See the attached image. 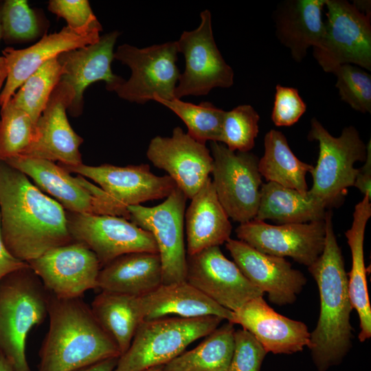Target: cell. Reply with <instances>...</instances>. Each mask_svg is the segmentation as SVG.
<instances>
[{
  "label": "cell",
  "instance_id": "cell-1",
  "mask_svg": "<svg viewBox=\"0 0 371 371\" xmlns=\"http://www.w3.org/2000/svg\"><path fill=\"white\" fill-rule=\"evenodd\" d=\"M1 232L8 251L29 262L73 241L65 210L22 172L0 160Z\"/></svg>",
  "mask_w": 371,
  "mask_h": 371
},
{
  "label": "cell",
  "instance_id": "cell-2",
  "mask_svg": "<svg viewBox=\"0 0 371 371\" xmlns=\"http://www.w3.org/2000/svg\"><path fill=\"white\" fill-rule=\"evenodd\" d=\"M324 222L323 251L308 267L319 294V319L311 333L308 346L319 371H325L341 361L351 346L352 337L350 317L353 308L348 293V274L333 230L331 212H326Z\"/></svg>",
  "mask_w": 371,
  "mask_h": 371
},
{
  "label": "cell",
  "instance_id": "cell-3",
  "mask_svg": "<svg viewBox=\"0 0 371 371\" xmlns=\"http://www.w3.org/2000/svg\"><path fill=\"white\" fill-rule=\"evenodd\" d=\"M49 329L39 351L38 371H77L121 353L81 299L49 292Z\"/></svg>",
  "mask_w": 371,
  "mask_h": 371
},
{
  "label": "cell",
  "instance_id": "cell-4",
  "mask_svg": "<svg viewBox=\"0 0 371 371\" xmlns=\"http://www.w3.org/2000/svg\"><path fill=\"white\" fill-rule=\"evenodd\" d=\"M48 298L30 266L0 281V352L15 371H32L25 355L27 336L48 315Z\"/></svg>",
  "mask_w": 371,
  "mask_h": 371
},
{
  "label": "cell",
  "instance_id": "cell-5",
  "mask_svg": "<svg viewBox=\"0 0 371 371\" xmlns=\"http://www.w3.org/2000/svg\"><path fill=\"white\" fill-rule=\"evenodd\" d=\"M223 319L216 316L161 317L144 320L113 371H144L162 366L191 343L207 336Z\"/></svg>",
  "mask_w": 371,
  "mask_h": 371
},
{
  "label": "cell",
  "instance_id": "cell-6",
  "mask_svg": "<svg viewBox=\"0 0 371 371\" xmlns=\"http://www.w3.org/2000/svg\"><path fill=\"white\" fill-rule=\"evenodd\" d=\"M308 138L319 144L317 161L311 172L313 185L308 191L327 208L340 204L348 188L354 185L359 171L354 167L355 162L366 160L367 146L353 126L344 128L335 137L315 117Z\"/></svg>",
  "mask_w": 371,
  "mask_h": 371
},
{
  "label": "cell",
  "instance_id": "cell-7",
  "mask_svg": "<svg viewBox=\"0 0 371 371\" xmlns=\"http://www.w3.org/2000/svg\"><path fill=\"white\" fill-rule=\"evenodd\" d=\"M3 161L32 178L39 188L52 196L66 211L113 215L129 220L126 205L84 177L71 176L54 161L21 155Z\"/></svg>",
  "mask_w": 371,
  "mask_h": 371
},
{
  "label": "cell",
  "instance_id": "cell-8",
  "mask_svg": "<svg viewBox=\"0 0 371 371\" xmlns=\"http://www.w3.org/2000/svg\"><path fill=\"white\" fill-rule=\"evenodd\" d=\"M324 32L313 56L326 72L350 64L371 69V14L344 0H326Z\"/></svg>",
  "mask_w": 371,
  "mask_h": 371
},
{
  "label": "cell",
  "instance_id": "cell-9",
  "mask_svg": "<svg viewBox=\"0 0 371 371\" xmlns=\"http://www.w3.org/2000/svg\"><path fill=\"white\" fill-rule=\"evenodd\" d=\"M178 53L176 41L144 48L120 45L114 52V59L126 65L131 74L114 92L123 100L138 104L155 97L168 100L175 98L180 75L177 65Z\"/></svg>",
  "mask_w": 371,
  "mask_h": 371
},
{
  "label": "cell",
  "instance_id": "cell-10",
  "mask_svg": "<svg viewBox=\"0 0 371 371\" xmlns=\"http://www.w3.org/2000/svg\"><path fill=\"white\" fill-rule=\"evenodd\" d=\"M212 179L217 197L228 215L243 224L255 218L262 185L258 159L250 152H235L221 142H210Z\"/></svg>",
  "mask_w": 371,
  "mask_h": 371
},
{
  "label": "cell",
  "instance_id": "cell-11",
  "mask_svg": "<svg viewBox=\"0 0 371 371\" xmlns=\"http://www.w3.org/2000/svg\"><path fill=\"white\" fill-rule=\"evenodd\" d=\"M199 27L184 31L176 41L178 52L185 59L175 97L205 95L216 87L229 88L234 84L232 68L225 62L216 44L210 10L200 14Z\"/></svg>",
  "mask_w": 371,
  "mask_h": 371
},
{
  "label": "cell",
  "instance_id": "cell-12",
  "mask_svg": "<svg viewBox=\"0 0 371 371\" xmlns=\"http://www.w3.org/2000/svg\"><path fill=\"white\" fill-rule=\"evenodd\" d=\"M187 197L177 186L161 203L153 207H127L129 220L149 232L157 246L162 284L186 280V251L183 225Z\"/></svg>",
  "mask_w": 371,
  "mask_h": 371
},
{
  "label": "cell",
  "instance_id": "cell-13",
  "mask_svg": "<svg viewBox=\"0 0 371 371\" xmlns=\"http://www.w3.org/2000/svg\"><path fill=\"white\" fill-rule=\"evenodd\" d=\"M69 233L96 256L101 268L116 258L133 252L158 253L153 235L128 219L66 211Z\"/></svg>",
  "mask_w": 371,
  "mask_h": 371
},
{
  "label": "cell",
  "instance_id": "cell-14",
  "mask_svg": "<svg viewBox=\"0 0 371 371\" xmlns=\"http://www.w3.org/2000/svg\"><path fill=\"white\" fill-rule=\"evenodd\" d=\"M186 281L232 312L265 294L223 255L218 246L187 255Z\"/></svg>",
  "mask_w": 371,
  "mask_h": 371
},
{
  "label": "cell",
  "instance_id": "cell-15",
  "mask_svg": "<svg viewBox=\"0 0 371 371\" xmlns=\"http://www.w3.org/2000/svg\"><path fill=\"white\" fill-rule=\"evenodd\" d=\"M27 263L46 290L58 298L81 297L87 291L98 288L100 264L82 243L74 241L55 247Z\"/></svg>",
  "mask_w": 371,
  "mask_h": 371
},
{
  "label": "cell",
  "instance_id": "cell-16",
  "mask_svg": "<svg viewBox=\"0 0 371 371\" xmlns=\"http://www.w3.org/2000/svg\"><path fill=\"white\" fill-rule=\"evenodd\" d=\"M240 240L255 249L278 257H290L307 267L322 254L325 240V222L286 223L272 225L253 219L236 229Z\"/></svg>",
  "mask_w": 371,
  "mask_h": 371
},
{
  "label": "cell",
  "instance_id": "cell-17",
  "mask_svg": "<svg viewBox=\"0 0 371 371\" xmlns=\"http://www.w3.org/2000/svg\"><path fill=\"white\" fill-rule=\"evenodd\" d=\"M146 156L155 167L168 173L189 199L210 177L213 167L206 144L196 141L179 126L173 128L170 137H153Z\"/></svg>",
  "mask_w": 371,
  "mask_h": 371
},
{
  "label": "cell",
  "instance_id": "cell-18",
  "mask_svg": "<svg viewBox=\"0 0 371 371\" xmlns=\"http://www.w3.org/2000/svg\"><path fill=\"white\" fill-rule=\"evenodd\" d=\"M74 97L72 87L60 80L36 123L34 141L21 156L71 166L82 164L79 148L83 139L73 130L67 117Z\"/></svg>",
  "mask_w": 371,
  "mask_h": 371
},
{
  "label": "cell",
  "instance_id": "cell-19",
  "mask_svg": "<svg viewBox=\"0 0 371 371\" xmlns=\"http://www.w3.org/2000/svg\"><path fill=\"white\" fill-rule=\"evenodd\" d=\"M58 164L69 173L93 180L110 196L126 207L166 199L177 187L168 175L157 176L151 172L148 164L123 167L109 164L98 166Z\"/></svg>",
  "mask_w": 371,
  "mask_h": 371
},
{
  "label": "cell",
  "instance_id": "cell-20",
  "mask_svg": "<svg viewBox=\"0 0 371 371\" xmlns=\"http://www.w3.org/2000/svg\"><path fill=\"white\" fill-rule=\"evenodd\" d=\"M225 246L242 273L273 304L293 303L306 283L304 274L284 258L262 253L240 240L229 238Z\"/></svg>",
  "mask_w": 371,
  "mask_h": 371
},
{
  "label": "cell",
  "instance_id": "cell-21",
  "mask_svg": "<svg viewBox=\"0 0 371 371\" xmlns=\"http://www.w3.org/2000/svg\"><path fill=\"white\" fill-rule=\"evenodd\" d=\"M120 35L113 31L100 36L99 40L88 45L65 52L57 56L63 69L60 80L69 85L74 92V100L68 109L73 117L82 113L83 93L92 83L104 81L106 88L114 91L125 80L111 70L114 59V46Z\"/></svg>",
  "mask_w": 371,
  "mask_h": 371
},
{
  "label": "cell",
  "instance_id": "cell-22",
  "mask_svg": "<svg viewBox=\"0 0 371 371\" xmlns=\"http://www.w3.org/2000/svg\"><path fill=\"white\" fill-rule=\"evenodd\" d=\"M101 31H77L65 26L58 32L44 35L29 47L3 51L7 66V77L0 92V106L11 99L16 89L43 64L60 54L97 42Z\"/></svg>",
  "mask_w": 371,
  "mask_h": 371
},
{
  "label": "cell",
  "instance_id": "cell-23",
  "mask_svg": "<svg viewBox=\"0 0 371 371\" xmlns=\"http://www.w3.org/2000/svg\"><path fill=\"white\" fill-rule=\"evenodd\" d=\"M230 322L240 324L250 333L267 352L291 354L310 345L311 333L306 325L278 313L262 297L249 301L233 312Z\"/></svg>",
  "mask_w": 371,
  "mask_h": 371
},
{
  "label": "cell",
  "instance_id": "cell-24",
  "mask_svg": "<svg viewBox=\"0 0 371 371\" xmlns=\"http://www.w3.org/2000/svg\"><path fill=\"white\" fill-rule=\"evenodd\" d=\"M190 200L184 216L187 254L225 243L230 238L232 225L210 177Z\"/></svg>",
  "mask_w": 371,
  "mask_h": 371
},
{
  "label": "cell",
  "instance_id": "cell-25",
  "mask_svg": "<svg viewBox=\"0 0 371 371\" xmlns=\"http://www.w3.org/2000/svg\"><path fill=\"white\" fill-rule=\"evenodd\" d=\"M144 320L176 315L181 317L216 316L231 322L233 312L210 299L187 281L161 284L139 297Z\"/></svg>",
  "mask_w": 371,
  "mask_h": 371
},
{
  "label": "cell",
  "instance_id": "cell-26",
  "mask_svg": "<svg viewBox=\"0 0 371 371\" xmlns=\"http://www.w3.org/2000/svg\"><path fill=\"white\" fill-rule=\"evenodd\" d=\"M326 0H292L282 3L276 14V35L292 58L301 62L307 50L317 47L324 32L322 10Z\"/></svg>",
  "mask_w": 371,
  "mask_h": 371
},
{
  "label": "cell",
  "instance_id": "cell-27",
  "mask_svg": "<svg viewBox=\"0 0 371 371\" xmlns=\"http://www.w3.org/2000/svg\"><path fill=\"white\" fill-rule=\"evenodd\" d=\"M162 284V268L158 253L133 252L113 260L99 272L101 291L137 297L144 295Z\"/></svg>",
  "mask_w": 371,
  "mask_h": 371
},
{
  "label": "cell",
  "instance_id": "cell-28",
  "mask_svg": "<svg viewBox=\"0 0 371 371\" xmlns=\"http://www.w3.org/2000/svg\"><path fill=\"white\" fill-rule=\"evenodd\" d=\"M371 216L370 199L363 196L355 207L350 228L346 233L352 256V267L348 278L350 302L360 320L359 339L363 342L371 337V306L370 303L366 268L363 256L366 226Z\"/></svg>",
  "mask_w": 371,
  "mask_h": 371
},
{
  "label": "cell",
  "instance_id": "cell-29",
  "mask_svg": "<svg viewBox=\"0 0 371 371\" xmlns=\"http://www.w3.org/2000/svg\"><path fill=\"white\" fill-rule=\"evenodd\" d=\"M326 204L312 194L273 182L262 183L258 212L254 219H270L286 223H304L324 219Z\"/></svg>",
  "mask_w": 371,
  "mask_h": 371
},
{
  "label": "cell",
  "instance_id": "cell-30",
  "mask_svg": "<svg viewBox=\"0 0 371 371\" xmlns=\"http://www.w3.org/2000/svg\"><path fill=\"white\" fill-rule=\"evenodd\" d=\"M90 308L98 324L117 345L121 355L124 354L144 321L139 297L101 291Z\"/></svg>",
  "mask_w": 371,
  "mask_h": 371
},
{
  "label": "cell",
  "instance_id": "cell-31",
  "mask_svg": "<svg viewBox=\"0 0 371 371\" xmlns=\"http://www.w3.org/2000/svg\"><path fill=\"white\" fill-rule=\"evenodd\" d=\"M265 152L258 160V170L268 182L306 193V173L313 166L300 161L291 150L284 135L272 129L264 138Z\"/></svg>",
  "mask_w": 371,
  "mask_h": 371
},
{
  "label": "cell",
  "instance_id": "cell-32",
  "mask_svg": "<svg viewBox=\"0 0 371 371\" xmlns=\"http://www.w3.org/2000/svg\"><path fill=\"white\" fill-rule=\"evenodd\" d=\"M234 324L218 327L193 349L162 366V371H227L234 348Z\"/></svg>",
  "mask_w": 371,
  "mask_h": 371
},
{
  "label": "cell",
  "instance_id": "cell-33",
  "mask_svg": "<svg viewBox=\"0 0 371 371\" xmlns=\"http://www.w3.org/2000/svg\"><path fill=\"white\" fill-rule=\"evenodd\" d=\"M175 113L186 124L188 134L196 141L206 144L207 141L221 142V129L225 111L210 102L194 104L175 98L164 100L153 98Z\"/></svg>",
  "mask_w": 371,
  "mask_h": 371
},
{
  "label": "cell",
  "instance_id": "cell-34",
  "mask_svg": "<svg viewBox=\"0 0 371 371\" xmlns=\"http://www.w3.org/2000/svg\"><path fill=\"white\" fill-rule=\"evenodd\" d=\"M63 74L57 57L52 58L30 76L10 100L36 122Z\"/></svg>",
  "mask_w": 371,
  "mask_h": 371
},
{
  "label": "cell",
  "instance_id": "cell-35",
  "mask_svg": "<svg viewBox=\"0 0 371 371\" xmlns=\"http://www.w3.org/2000/svg\"><path fill=\"white\" fill-rule=\"evenodd\" d=\"M0 160L22 155L34 139L36 122L10 100L1 106Z\"/></svg>",
  "mask_w": 371,
  "mask_h": 371
},
{
  "label": "cell",
  "instance_id": "cell-36",
  "mask_svg": "<svg viewBox=\"0 0 371 371\" xmlns=\"http://www.w3.org/2000/svg\"><path fill=\"white\" fill-rule=\"evenodd\" d=\"M1 39L5 43H22L41 36L44 29L36 10L26 0H6L1 14Z\"/></svg>",
  "mask_w": 371,
  "mask_h": 371
},
{
  "label": "cell",
  "instance_id": "cell-37",
  "mask_svg": "<svg viewBox=\"0 0 371 371\" xmlns=\"http://www.w3.org/2000/svg\"><path fill=\"white\" fill-rule=\"evenodd\" d=\"M260 116L253 106L242 104L225 111L221 143L235 152H249L259 132Z\"/></svg>",
  "mask_w": 371,
  "mask_h": 371
},
{
  "label": "cell",
  "instance_id": "cell-38",
  "mask_svg": "<svg viewBox=\"0 0 371 371\" xmlns=\"http://www.w3.org/2000/svg\"><path fill=\"white\" fill-rule=\"evenodd\" d=\"M341 99L355 111L371 112V76L362 68L346 64L333 73Z\"/></svg>",
  "mask_w": 371,
  "mask_h": 371
},
{
  "label": "cell",
  "instance_id": "cell-39",
  "mask_svg": "<svg viewBox=\"0 0 371 371\" xmlns=\"http://www.w3.org/2000/svg\"><path fill=\"white\" fill-rule=\"evenodd\" d=\"M48 10L64 19L69 27L77 31H102V27L87 0H51Z\"/></svg>",
  "mask_w": 371,
  "mask_h": 371
},
{
  "label": "cell",
  "instance_id": "cell-40",
  "mask_svg": "<svg viewBox=\"0 0 371 371\" xmlns=\"http://www.w3.org/2000/svg\"><path fill=\"white\" fill-rule=\"evenodd\" d=\"M267 351L245 329L236 330L232 357L227 371H260Z\"/></svg>",
  "mask_w": 371,
  "mask_h": 371
},
{
  "label": "cell",
  "instance_id": "cell-41",
  "mask_svg": "<svg viewBox=\"0 0 371 371\" xmlns=\"http://www.w3.org/2000/svg\"><path fill=\"white\" fill-rule=\"evenodd\" d=\"M306 110L297 89L278 85L276 87L271 120L277 126H290L296 123Z\"/></svg>",
  "mask_w": 371,
  "mask_h": 371
},
{
  "label": "cell",
  "instance_id": "cell-42",
  "mask_svg": "<svg viewBox=\"0 0 371 371\" xmlns=\"http://www.w3.org/2000/svg\"><path fill=\"white\" fill-rule=\"evenodd\" d=\"M28 267L27 262L15 258L5 247L1 236L0 214V281L8 275Z\"/></svg>",
  "mask_w": 371,
  "mask_h": 371
},
{
  "label": "cell",
  "instance_id": "cell-43",
  "mask_svg": "<svg viewBox=\"0 0 371 371\" xmlns=\"http://www.w3.org/2000/svg\"><path fill=\"white\" fill-rule=\"evenodd\" d=\"M364 165L359 169L354 186L357 188L363 196L371 198V144L367 145V155Z\"/></svg>",
  "mask_w": 371,
  "mask_h": 371
},
{
  "label": "cell",
  "instance_id": "cell-44",
  "mask_svg": "<svg viewBox=\"0 0 371 371\" xmlns=\"http://www.w3.org/2000/svg\"><path fill=\"white\" fill-rule=\"evenodd\" d=\"M119 357H113L102 360L77 371H113Z\"/></svg>",
  "mask_w": 371,
  "mask_h": 371
},
{
  "label": "cell",
  "instance_id": "cell-45",
  "mask_svg": "<svg viewBox=\"0 0 371 371\" xmlns=\"http://www.w3.org/2000/svg\"><path fill=\"white\" fill-rule=\"evenodd\" d=\"M7 77V66L3 56H0V92Z\"/></svg>",
  "mask_w": 371,
  "mask_h": 371
},
{
  "label": "cell",
  "instance_id": "cell-46",
  "mask_svg": "<svg viewBox=\"0 0 371 371\" xmlns=\"http://www.w3.org/2000/svg\"><path fill=\"white\" fill-rule=\"evenodd\" d=\"M0 371H15L5 356L0 352Z\"/></svg>",
  "mask_w": 371,
  "mask_h": 371
},
{
  "label": "cell",
  "instance_id": "cell-47",
  "mask_svg": "<svg viewBox=\"0 0 371 371\" xmlns=\"http://www.w3.org/2000/svg\"><path fill=\"white\" fill-rule=\"evenodd\" d=\"M144 371H162V366L153 367Z\"/></svg>",
  "mask_w": 371,
  "mask_h": 371
},
{
  "label": "cell",
  "instance_id": "cell-48",
  "mask_svg": "<svg viewBox=\"0 0 371 371\" xmlns=\"http://www.w3.org/2000/svg\"><path fill=\"white\" fill-rule=\"evenodd\" d=\"M1 7H2V3H0V41L1 39Z\"/></svg>",
  "mask_w": 371,
  "mask_h": 371
}]
</instances>
